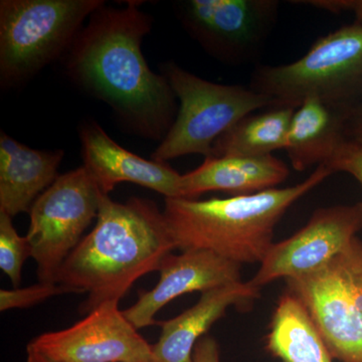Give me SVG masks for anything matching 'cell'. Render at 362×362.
Returning <instances> with one entry per match:
<instances>
[{
  "label": "cell",
  "mask_w": 362,
  "mask_h": 362,
  "mask_svg": "<svg viewBox=\"0 0 362 362\" xmlns=\"http://www.w3.org/2000/svg\"><path fill=\"white\" fill-rule=\"evenodd\" d=\"M26 362H59L45 356V354H40L35 350L28 349V358Z\"/></svg>",
  "instance_id": "484cf974"
},
{
  "label": "cell",
  "mask_w": 362,
  "mask_h": 362,
  "mask_svg": "<svg viewBox=\"0 0 362 362\" xmlns=\"http://www.w3.org/2000/svg\"><path fill=\"white\" fill-rule=\"evenodd\" d=\"M32 257L26 237H21L13 226V218L0 213V269L11 279L14 288L21 282L25 259Z\"/></svg>",
  "instance_id": "ffe728a7"
},
{
  "label": "cell",
  "mask_w": 362,
  "mask_h": 362,
  "mask_svg": "<svg viewBox=\"0 0 362 362\" xmlns=\"http://www.w3.org/2000/svg\"><path fill=\"white\" fill-rule=\"evenodd\" d=\"M159 272L160 279L156 287L140 293L137 302L123 311L137 330L157 325L156 314L175 298L240 282V264L206 250L171 252Z\"/></svg>",
  "instance_id": "7c38bea8"
},
{
  "label": "cell",
  "mask_w": 362,
  "mask_h": 362,
  "mask_svg": "<svg viewBox=\"0 0 362 362\" xmlns=\"http://www.w3.org/2000/svg\"><path fill=\"white\" fill-rule=\"evenodd\" d=\"M362 228V202L321 207L292 237L276 243L250 282L261 289L278 279L300 277L341 252Z\"/></svg>",
  "instance_id": "8fae6325"
},
{
  "label": "cell",
  "mask_w": 362,
  "mask_h": 362,
  "mask_svg": "<svg viewBox=\"0 0 362 362\" xmlns=\"http://www.w3.org/2000/svg\"><path fill=\"white\" fill-rule=\"evenodd\" d=\"M176 250L163 213L154 202L132 197L125 204L102 195L92 232L69 255L54 283L87 293L81 313L118 302L138 280L159 271Z\"/></svg>",
  "instance_id": "7a4b0ae2"
},
{
  "label": "cell",
  "mask_w": 362,
  "mask_h": 362,
  "mask_svg": "<svg viewBox=\"0 0 362 362\" xmlns=\"http://www.w3.org/2000/svg\"><path fill=\"white\" fill-rule=\"evenodd\" d=\"M277 0H185L175 11L188 35L213 58L239 66L257 58L275 26Z\"/></svg>",
  "instance_id": "9c48e42d"
},
{
  "label": "cell",
  "mask_w": 362,
  "mask_h": 362,
  "mask_svg": "<svg viewBox=\"0 0 362 362\" xmlns=\"http://www.w3.org/2000/svg\"><path fill=\"white\" fill-rule=\"evenodd\" d=\"M288 175V166L273 156H207L201 166L182 175L181 197L195 199L209 192L256 194L276 188Z\"/></svg>",
  "instance_id": "2e32d148"
},
{
  "label": "cell",
  "mask_w": 362,
  "mask_h": 362,
  "mask_svg": "<svg viewBox=\"0 0 362 362\" xmlns=\"http://www.w3.org/2000/svg\"><path fill=\"white\" fill-rule=\"evenodd\" d=\"M250 87L272 108L297 109L316 98L352 112L362 103V26H342L319 37L302 58L281 66H259Z\"/></svg>",
  "instance_id": "277c9868"
},
{
  "label": "cell",
  "mask_w": 362,
  "mask_h": 362,
  "mask_svg": "<svg viewBox=\"0 0 362 362\" xmlns=\"http://www.w3.org/2000/svg\"><path fill=\"white\" fill-rule=\"evenodd\" d=\"M295 110L275 107L263 113L249 114L216 140L211 156L261 157L284 149Z\"/></svg>",
  "instance_id": "d6986e66"
},
{
  "label": "cell",
  "mask_w": 362,
  "mask_h": 362,
  "mask_svg": "<svg viewBox=\"0 0 362 362\" xmlns=\"http://www.w3.org/2000/svg\"><path fill=\"white\" fill-rule=\"evenodd\" d=\"M76 293L65 285L54 282H40L39 284L13 290H0V311L9 309L28 308L42 303L45 300L57 295Z\"/></svg>",
  "instance_id": "44dd1931"
},
{
  "label": "cell",
  "mask_w": 362,
  "mask_h": 362,
  "mask_svg": "<svg viewBox=\"0 0 362 362\" xmlns=\"http://www.w3.org/2000/svg\"><path fill=\"white\" fill-rule=\"evenodd\" d=\"M118 304L100 305L71 327L35 338L28 349L59 362H156L152 345Z\"/></svg>",
  "instance_id": "30bf717a"
},
{
  "label": "cell",
  "mask_w": 362,
  "mask_h": 362,
  "mask_svg": "<svg viewBox=\"0 0 362 362\" xmlns=\"http://www.w3.org/2000/svg\"><path fill=\"white\" fill-rule=\"evenodd\" d=\"M62 150L30 148L1 131L0 134V213H28L58 177Z\"/></svg>",
  "instance_id": "9a60e30c"
},
{
  "label": "cell",
  "mask_w": 362,
  "mask_h": 362,
  "mask_svg": "<svg viewBox=\"0 0 362 362\" xmlns=\"http://www.w3.org/2000/svg\"><path fill=\"white\" fill-rule=\"evenodd\" d=\"M350 113L316 98L305 100L293 114L286 138L284 150L293 168L304 171L329 160L346 138Z\"/></svg>",
  "instance_id": "e0dca14e"
},
{
  "label": "cell",
  "mask_w": 362,
  "mask_h": 362,
  "mask_svg": "<svg viewBox=\"0 0 362 362\" xmlns=\"http://www.w3.org/2000/svg\"><path fill=\"white\" fill-rule=\"evenodd\" d=\"M161 70L180 107L152 160L168 162L187 154L211 156L216 140L240 119L272 108L271 100L251 87L209 82L173 62L164 64Z\"/></svg>",
  "instance_id": "8992f818"
},
{
  "label": "cell",
  "mask_w": 362,
  "mask_h": 362,
  "mask_svg": "<svg viewBox=\"0 0 362 362\" xmlns=\"http://www.w3.org/2000/svg\"><path fill=\"white\" fill-rule=\"evenodd\" d=\"M266 349L281 362H333L329 349L306 308L286 292L279 299Z\"/></svg>",
  "instance_id": "ac0fdd59"
},
{
  "label": "cell",
  "mask_w": 362,
  "mask_h": 362,
  "mask_svg": "<svg viewBox=\"0 0 362 362\" xmlns=\"http://www.w3.org/2000/svg\"><path fill=\"white\" fill-rule=\"evenodd\" d=\"M324 165L335 173H346L362 185V143L345 138Z\"/></svg>",
  "instance_id": "7402d4cb"
},
{
  "label": "cell",
  "mask_w": 362,
  "mask_h": 362,
  "mask_svg": "<svg viewBox=\"0 0 362 362\" xmlns=\"http://www.w3.org/2000/svg\"><path fill=\"white\" fill-rule=\"evenodd\" d=\"M333 358L362 362V242L356 238L320 268L286 279Z\"/></svg>",
  "instance_id": "52a82bcc"
},
{
  "label": "cell",
  "mask_w": 362,
  "mask_h": 362,
  "mask_svg": "<svg viewBox=\"0 0 362 362\" xmlns=\"http://www.w3.org/2000/svg\"><path fill=\"white\" fill-rule=\"evenodd\" d=\"M194 362H220L218 345L214 338L202 337L194 350Z\"/></svg>",
  "instance_id": "cb8c5ba5"
},
{
  "label": "cell",
  "mask_w": 362,
  "mask_h": 362,
  "mask_svg": "<svg viewBox=\"0 0 362 362\" xmlns=\"http://www.w3.org/2000/svg\"><path fill=\"white\" fill-rule=\"evenodd\" d=\"M98 8L64 56L73 82L113 109L136 134L162 141L175 122L176 97L168 78L143 56L142 40L152 18L141 2Z\"/></svg>",
  "instance_id": "6da1fadb"
},
{
  "label": "cell",
  "mask_w": 362,
  "mask_h": 362,
  "mask_svg": "<svg viewBox=\"0 0 362 362\" xmlns=\"http://www.w3.org/2000/svg\"><path fill=\"white\" fill-rule=\"evenodd\" d=\"M333 175L324 164L303 182L226 199H165L163 214L175 247L206 250L240 264L262 263L287 209Z\"/></svg>",
  "instance_id": "3957f363"
},
{
  "label": "cell",
  "mask_w": 362,
  "mask_h": 362,
  "mask_svg": "<svg viewBox=\"0 0 362 362\" xmlns=\"http://www.w3.org/2000/svg\"><path fill=\"white\" fill-rule=\"evenodd\" d=\"M345 135L349 139L362 143V103L350 113Z\"/></svg>",
  "instance_id": "d4e9b609"
},
{
  "label": "cell",
  "mask_w": 362,
  "mask_h": 362,
  "mask_svg": "<svg viewBox=\"0 0 362 362\" xmlns=\"http://www.w3.org/2000/svg\"><path fill=\"white\" fill-rule=\"evenodd\" d=\"M84 166L102 194L109 195L117 185L131 182L165 197H181V177L166 162L147 160L114 141L94 120L80 127Z\"/></svg>",
  "instance_id": "4fadbf2b"
},
{
  "label": "cell",
  "mask_w": 362,
  "mask_h": 362,
  "mask_svg": "<svg viewBox=\"0 0 362 362\" xmlns=\"http://www.w3.org/2000/svg\"><path fill=\"white\" fill-rule=\"evenodd\" d=\"M101 189L85 166L59 175L33 202L26 239L37 262L40 282L57 274L99 214Z\"/></svg>",
  "instance_id": "ba28073f"
},
{
  "label": "cell",
  "mask_w": 362,
  "mask_h": 362,
  "mask_svg": "<svg viewBox=\"0 0 362 362\" xmlns=\"http://www.w3.org/2000/svg\"><path fill=\"white\" fill-rule=\"evenodd\" d=\"M296 4H308L333 13L351 11L356 16V23L362 26V0H312Z\"/></svg>",
  "instance_id": "603a6c76"
},
{
  "label": "cell",
  "mask_w": 362,
  "mask_h": 362,
  "mask_svg": "<svg viewBox=\"0 0 362 362\" xmlns=\"http://www.w3.org/2000/svg\"><path fill=\"white\" fill-rule=\"evenodd\" d=\"M259 297L251 282L233 283L202 293L194 306L168 321L158 322L161 334L152 345L156 362H194L197 343L230 307H240Z\"/></svg>",
  "instance_id": "5bb4252c"
},
{
  "label": "cell",
  "mask_w": 362,
  "mask_h": 362,
  "mask_svg": "<svg viewBox=\"0 0 362 362\" xmlns=\"http://www.w3.org/2000/svg\"><path fill=\"white\" fill-rule=\"evenodd\" d=\"M102 0H1L0 84L28 82L65 56Z\"/></svg>",
  "instance_id": "5b68a950"
}]
</instances>
